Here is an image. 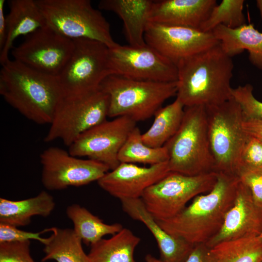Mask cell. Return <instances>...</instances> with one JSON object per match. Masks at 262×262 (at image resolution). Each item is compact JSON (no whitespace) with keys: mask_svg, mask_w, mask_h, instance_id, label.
Here are the masks:
<instances>
[{"mask_svg":"<svg viewBox=\"0 0 262 262\" xmlns=\"http://www.w3.org/2000/svg\"><path fill=\"white\" fill-rule=\"evenodd\" d=\"M176 66L177 98L184 107L216 105L232 98L234 65L220 43L181 60Z\"/></svg>","mask_w":262,"mask_h":262,"instance_id":"cell-1","label":"cell"},{"mask_svg":"<svg viewBox=\"0 0 262 262\" xmlns=\"http://www.w3.org/2000/svg\"><path fill=\"white\" fill-rule=\"evenodd\" d=\"M217 173V181L210 192L195 197L175 216L156 220L164 230L195 245L207 243L219 231L234 203L240 180L236 175Z\"/></svg>","mask_w":262,"mask_h":262,"instance_id":"cell-2","label":"cell"},{"mask_svg":"<svg viewBox=\"0 0 262 262\" xmlns=\"http://www.w3.org/2000/svg\"><path fill=\"white\" fill-rule=\"evenodd\" d=\"M0 94L23 116L40 125H50L64 95L57 77L14 59L1 65Z\"/></svg>","mask_w":262,"mask_h":262,"instance_id":"cell-3","label":"cell"},{"mask_svg":"<svg viewBox=\"0 0 262 262\" xmlns=\"http://www.w3.org/2000/svg\"><path fill=\"white\" fill-rule=\"evenodd\" d=\"M181 125L164 145L170 172L196 176L214 171L208 136L206 107H184Z\"/></svg>","mask_w":262,"mask_h":262,"instance_id":"cell-4","label":"cell"},{"mask_svg":"<svg viewBox=\"0 0 262 262\" xmlns=\"http://www.w3.org/2000/svg\"><path fill=\"white\" fill-rule=\"evenodd\" d=\"M99 89L109 98L108 117L127 116L135 122L153 115L169 98L177 95L178 82L134 80L112 74Z\"/></svg>","mask_w":262,"mask_h":262,"instance_id":"cell-5","label":"cell"},{"mask_svg":"<svg viewBox=\"0 0 262 262\" xmlns=\"http://www.w3.org/2000/svg\"><path fill=\"white\" fill-rule=\"evenodd\" d=\"M205 107L214 171L237 176L241 154L249 137L243 127L244 118L241 108L233 98L221 104Z\"/></svg>","mask_w":262,"mask_h":262,"instance_id":"cell-6","label":"cell"},{"mask_svg":"<svg viewBox=\"0 0 262 262\" xmlns=\"http://www.w3.org/2000/svg\"><path fill=\"white\" fill-rule=\"evenodd\" d=\"M47 25L72 39H88L116 46L110 24L89 0H36Z\"/></svg>","mask_w":262,"mask_h":262,"instance_id":"cell-7","label":"cell"},{"mask_svg":"<svg viewBox=\"0 0 262 262\" xmlns=\"http://www.w3.org/2000/svg\"><path fill=\"white\" fill-rule=\"evenodd\" d=\"M109 98L100 89L79 95H63L49 129L46 143L61 140L69 147L83 132L106 120Z\"/></svg>","mask_w":262,"mask_h":262,"instance_id":"cell-8","label":"cell"},{"mask_svg":"<svg viewBox=\"0 0 262 262\" xmlns=\"http://www.w3.org/2000/svg\"><path fill=\"white\" fill-rule=\"evenodd\" d=\"M73 41L72 53L57 76L65 96L85 94L98 90L102 82L112 74L107 46L88 39Z\"/></svg>","mask_w":262,"mask_h":262,"instance_id":"cell-9","label":"cell"},{"mask_svg":"<svg viewBox=\"0 0 262 262\" xmlns=\"http://www.w3.org/2000/svg\"><path fill=\"white\" fill-rule=\"evenodd\" d=\"M217 176L215 171L196 176L170 172L147 188L141 198L156 220H166L180 213L191 199L210 192Z\"/></svg>","mask_w":262,"mask_h":262,"instance_id":"cell-10","label":"cell"},{"mask_svg":"<svg viewBox=\"0 0 262 262\" xmlns=\"http://www.w3.org/2000/svg\"><path fill=\"white\" fill-rule=\"evenodd\" d=\"M40 159L41 182L50 191L62 190L98 181L110 170L101 163L73 156L68 151L56 147L44 150Z\"/></svg>","mask_w":262,"mask_h":262,"instance_id":"cell-11","label":"cell"},{"mask_svg":"<svg viewBox=\"0 0 262 262\" xmlns=\"http://www.w3.org/2000/svg\"><path fill=\"white\" fill-rule=\"evenodd\" d=\"M109 57L112 74L147 81H178L176 65L147 44L133 47L117 44L109 48Z\"/></svg>","mask_w":262,"mask_h":262,"instance_id":"cell-12","label":"cell"},{"mask_svg":"<svg viewBox=\"0 0 262 262\" xmlns=\"http://www.w3.org/2000/svg\"><path fill=\"white\" fill-rule=\"evenodd\" d=\"M73 40L60 34L47 25L26 36L14 47V59L44 74L57 77L74 49Z\"/></svg>","mask_w":262,"mask_h":262,"instance_id":"cell-13","label":"cell"},{"mask_svg":"<svg viewBox=\"0 0 262 262\" xmlns=\"http://www.w3.org/2000/svg\"><path fill=\"white\" fill-rule=\"evenodd\" d=\"M135 127L136 122L127 116L105 120L82 133L68 151L73 156L87 157L113 170L120 164L119 151Z\"/></svg>","mask_w":262,"mask_h":262,"instance_id":"cell-14","label":"cell"},{"mask_svg":"<svg viewBox=\"0 0 262 262\" xmlns=\"http://www.w3.org/2000/svg\"><path fill=\"white\" fill-rule=\"evenodd\" d=\"M144 37L147 45L176 65L183 59L220 43L212 32L149 21Z\"/></svg>","mask_w":262,"mask_h":262,"instance_id":"cell-15","label":"cell"},{"mask_svg":"<svg viewBox=\"0 0 262 262\" xmlns=\"http://www.w3.org/2000/svg\"><path fill=\"white\" fill-rule=\"evenodd\" d=\"M170 172L168 162L149 167L120 163L97 182L103 190L120 200L138 198L147 188Z\"/></svg>","mask_w":262,"mask_h":262,"instance_id":"cell-16","label":"cell"},{"mask_svg":"<svg viewBox=\"0 0 262 262\" xmlns=\"http://www.w3.org/2000/svg\"><path fill=\"white\" fill-rule=\"evenodd\" d=\"M262 233V207L255 202L249 189L240 181L234 203L221 229L205 244L211 248L223 242L257 237Z\"/></svg>","mask_w":262,"mask_h":262,"instance_id":"cell-17","label":"cell"},{"mask_svg":"<svg viewBox=\"0 0 262 262\" xmlns=\"http://www.w3.org/2000/svg\"><path fill=\"white\" fill-rule=\"evenodd\" d=\"M216 4L215 0H153L149 21L199 30Z\"/></svg>","mask_w":262,"mask_h":262,"instance_id":"cell-18","label":"cell"},{"mask_svg":"<svg viewBox=\"0 0 262 262\" xmlns=\"http://www.w3.org/2000/svg\"><path fill=\"white\" fill-rule=\"evenodd\" d=\"M123 210L131 218L143 223L151 232L158 246L162 260L184 262L195 245L167 233L146 209L141 198L120 200Z\"/></svg>","mask_w":262,"mask_h":262,"instance_id":"cell-19","label":"cell"},{"mask_svg":"<svg viewBox=\"0 0 262 262\" xmlns=\"http://www.w3.org/2000/svg\"><path fill=\"white\" fill-rule=\"evenodd\" d=\"M10 11L6 16L7 36L0 50V63L2 65L9 58L15 40L21 35H28L47 25L45 18L36 0H10Z\"/></svg>","mask_w":262,"mask_h":262,"instance_id":"cell-20","label":"cell"},{"mask_svg":"<svg viewBox=\"0 0 262 262\" xmlns=\"http://www.w3.org/2000/svg\"><path fill=\"white\" fill-rule=\"evenodd\" d=\"M153 0H101L99 9L112 11L122 20L129 45L141 47L147 44L145 33L149 22Z\"/></svg>","mask_w":262,"mask_h":262,"instance_id":"cell-21","label":"cell"},{"mask_svg":"<svg viewBox=\"0 0 262 262\" xmlns=\"http://www.w3.org/2000/svg\"><path fill=\"white\" fill-rule=\"evenodd\" d=\"M212 32L229 56L232 58L247 50L250 63L262 70V32L253 24H246L235 29L220 25Z\"/></svg>","mask_w":262,"mask_h":262,"instance_id":"cell-22","label":"cell"},{"mask_svg":"<svg viewBox=\"0 0 262 262\" xmlns=\"http://www.w3.org/2000/svg\"><path fill=\"white\" fill-rule=\"evenodd\" d=\"M53 196L46 191L20 200L0 198V223L15 227L29 225L33 216L46 217L55 207Z\"/></svg>","mask_w":262,"mask_h":262,"instance_id":"cell-23","label":"cell"},{"mask_svg":"<svg viewBox=\"0 0 262 262\" xmlns=\"http://www.w3.org/2000/svg\"><path fill=\"white\" fill-rule=\"evenodd\" d=\"M139 237L123 228L109 239H101L91 246L88 256L91 262H135L134 252Z\"/></svg>","mask_w":262,"mask_h":262,"instance_id":"cell-24","label":"cell"},{"mask_svg":"<svg viewBox=\"0 0 262 262\" xmlns=\"http://www.w3.org/2000/svg\"><path fill=\"white\" fill-rule=\"evenodd\" d=\"M48 230L52 233L44 245L45 256L42 262H91L83 249L81 239L73 229L52 227Z\"/></svg>","mask_w":262,"mask_h":262,"instance_id":"cell-25","label":"cell"},{"mask_svg":"<svg viewBox=\"0 0 262 262\" xmlns=\"http://www.w3.org/2000/svg\"><path fill=\"white\" fill-rule=\"evenodd\" d=\"M184 114V106L177 98L172 103L161 107L155 113L150 127L142 134L143 142L152 147H163L179 129Z\"/></svg>","mask_w":262,"mask_h":262,"instance_id":"cell-26","label":"cell"},{"mask_svg":"<svg viewBox=\"0 0 262 262\" xmlns=\"http://www.w3.org/2000/svg\"><path fill=\"white\" fill-rule=\"evenodd\" d=\"M67 217L74 225V230L86 245H92L106 235H114L123 228L119 223L108 224L86 208L74 204L66 210Z\"/></svg>","mask_w":262,"mask_h":262,"instance_id":"cell-27","label":"cell"},{"mask_svg":"<svg viewBox=\"0 0 262 262\" xmlns=\"http://www.w3.org/2000/svg\"><path fill=\"white\" fill-rule=\"evenodd\" d=\"M211 251L217 262H262V237L223 242Z\"/></svg>","mask_w":262,"mask_h":262,"instance_id":"cell-28","label":"cell"},{"mask_svg":"<svg viewBox=\"0 0 262 262\" xmlns=\"http://www.w3.org/2000/svg\"><path fill=\"white\" fill-rule=\"evenodd\" d=\"M120 163L157 164L168 161L165 147H152L146 145L142 133L135 127L130 133L118 154Z\"/></svg>","mask_w":262,"mask_h":262,"instance_id":"cell-29","label":"cell"},{"mask_svg":"<svg viewBox=\"0 0 262 262\" xmlns=\"http://www.w3.org/2000/svg\"><path fill=\"white\" fill-rule=\"evenodd\" d=\"M244 3V0H223L214 6L199 30L209 32L220 25L235 29L246 24L243 12Z\"/></svg>","mask_w":262,"mask_h":262,"instance_id":"cell-30","label":"cell"},{"mask_svg":"<svg viewBox=\"0 0 262 262\" xmlns=\"http://www.w3.org/2000/svg\"><path fill=\"white\" fill-rule=\"evenodd\" d=\"M249 83L232 88V98L240 105L244 119L262 120V102L256 98Z\"/></svg>","mask_w":262,"mask_h":262,"instance_id":"cell-31","label":"cell"},{"mask_svg":"<svg viewBox=\"0 0 262 262\" xmlns=\"http://www.w3.org/2000/svg\"><path fill=\"white\" fill-rule=\"evenodd\" d=\"M31 241L0 243V262H35L30 253Z\"/></svg>","mask_w":262,"mask_h":262,"instance_id":"cell-32","label":"cell"},{"mask_svg":"<svg viewBox=\"0 0 262 262\" xmlns=\"http://www.w3.org/2000/svg\"><path fill=\"white\" fill-rule=\"evenodd\" d=\"M237 176L249 189L255 202L262 207V168L242 167Z\"/></svg>","mask_w":262,"mask_h":262,"instance_id":"cell-33","label":"cell"},{"mask_svg":"<svg viewBox=\"0 0 262 262\" xmlns=\"http://www.w3.org/2000/svg\"><path fill=\"white\" fill-rule=\"evenodd\" d=\"M48 231V228L37 232L26 231L15 226L0 223V243L35 240L44 245L47 238H43L41 235Z\"/></svg>","mask_w":262,"mask_h":262,"instance_id":"cell-34","label":"cell"},{"mask_svg":"<svg viewBox=\"0 0 262 262\" xmlns=\"http://www.w3.org/2000/svg\"><path fill=\"white\" fill-rule=\"evenodd\" d=\"M242 167L262 168V141L249 135L241 154Z\"/></svg>","mask_w":262,"mask_h":262,"instance_id":"cell-35","label":"cell"},{"mask_svg":"<svg viewBox=\"0 0 262 262\" xmlns=\"http://www.w3.org/2000/svg\"><path fill=\"white\" fill-rule=\"evenodd\" d=\"M184 262H217L211 251L205 243L195 245Z\"/></svg>","mask_w":262,"mask_h":262,"instance_id":"cell-36","label":"cell"},{"mask_svg":"<svg viewBox=\"0 0 262 262\" xmlns=\"http://www.w3.org/2000/svg\"><path fill=\"white\" fill-rule=\"evenodd\" d=\"M243 127L248 135L262 141V120L244 119Z\"/></svg>","mask_w":262,"mask_h":262,"instance_id":"cell-37","label":"cell"},{"mask_svg":"<svg viewBox=\"0 0 262 262\" xmlns=\"http://www.w3.org/2000/svg\"><path fill=\"white\" fill-rule=\"evenodd\" d=\"M5 0H0V50L3 47L7 36L6 16L4 13Z\"/></svg>","mask_w":262,"mask_h":262,"instance_id":"cell-38","label":"cell"},{"mask_svg":"<svg viewBox=\"0 0 262 262\" xmlns=\"http://www.w3.org/2000/svg\"><path fill=\"white\" fill-rule=\"evenodd\" d=\"M145 260L146 262H165L162 260H159L150 254L146 255Z\"/></svg>","mask_w":262,"mask_h":262,"instance_id":"cell-39","label":"cell"},{"mask_svg":"<svg viewBox=\"0 0 262 262\" xmlns=\"http://www.w3.org/2000/svg\"><path fill=\"white\" fill-rule=\"evenodd\" d=\"M256 5L260 12L262 21V0H257Z\"/></svg>","mask_w":262,"mask_h":262,"instance_id":"cell-40","label":"cell"},{"mask_svg":"<svg viewBox=\"0 0 262 262\" xmlns=\"http://www.w3.org/2000/svg\"><path fill=\"white\" fill-rule=\"evenodd\" d=\"M260 236L262 237V233L261 234V235H260Z\"/></svg>","mask_w":262,"mask_h":262,"instance_id":"cell-41","label":"cell"}]
</instances>
